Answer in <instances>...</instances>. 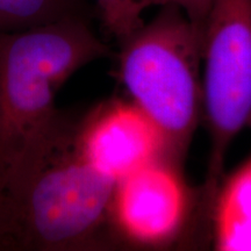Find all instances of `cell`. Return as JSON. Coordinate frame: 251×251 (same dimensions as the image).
Instances as JSON below:
<instances>
[{"instance_id":"cell-1","label":"cell","mask_w":251,"mask_h":251,"mask_svg":"<svg viewBox=\"0 0 251 251\" xmlns=\"http://www.w3.org/2000/svg\"><path fill=\"white\" fill-rule=\"evenodd\" d=\"M108 52L83 14L0 34V215L71 137L58 89Z\"/></svg>"},{"instance_id":"cell-10","label":"cell","mask_w":251,"mask_h":251,"mask_svg":"<svg viewBox=\"0 0 251 251\" xmlns=\"http://www.w3.org/2000/svg\"><path fill=\"white\" fill-rule=\"evenodd\" d=\"M213 0H166V5L178 6L193 23L203 26Z\"/></svg>"},{"instance_id":"cell-8","label":"cell","mask_w":251,"mask_h":251,"mask_svg":"<svg viewBox=\"0 0 251 251\" xmlns=\"http://www.w3.org/2000/svg\"><path fill=\"white\" fill-rule=\"evenodd\" d=\"M81 0H0V34L45 26L80 15Z\"/></svg>"},{"instance_id":"cell-6","label":"cell","mask_w":251,"mask_h":251,"mask_svg":"<svg viewBox=\"0 0 251 251\" xmlns=\"http://www.w3.org/2000/svg\"><path fill=\"white\" fill-rule=\"evenodd\" d=\"M186 207L180 178L157 159L118 181L112 214L128 238L142 244H159L175 236Z\"/></svg>"},{"instance_id":"cell-7","label":"cell","mask_w":251,"mask_h":251,"mask_svg":"<svg viewBox=\"0 0 251 251\" xmlns=\"http://www.w3.org/2000/svg\"><path fill=\"white\" fill-rule=\"evenodd\" d=\"M214 236L220 250L251 251V157L220 192Z\"/></svg>"},{"instance_id":"cell-3","label":"cell","mask_w":251,"mask_h":251,"mask_svg":"<svg viewBox=\"0 0 251 251\" xmlns=\"http://www.w3.org/2000/svg\"><path fill=\"white\" fill-rule=\"evenodd\" d=\"M117 181L93 168L72 136L1 214L0 247L76 250L92 244L112 212Z\"/></svg>"},{"instance_id":"cell-4","label":"cell","mask_w":251,"mask_h":251,"mask_svg":"<svg viewBox=\"0 0 251 251\" xmlns=\"http://www.w3.org/2000/svg\"><path fill=\"white\" fill-rule=\"evenodd\" d=\"M202 107L211 134L209 187L228 148L251 128V0H213L203 23Z\"/></svg>"},{"instance_id":"cell-5","label":"cell","mask_w":251,"mask_h":251,"mask_svg":"<svg viewBox=\"0 0 251 251\" xmlns=\"http://www.w3.org/2000/svg\"><path fill=\"white\" fill-rule=\"evenodd\" d=\"M76 146L96 170L120 181L168 151L158 126L134 102H115L84 126Z\"/></svg>"},{"instance_id":"cell-11","label":"cell","mask_w":251,"mask_h":251,"mask_svg":"<svg viewBox=\"0 0 251 251\" xmlns=\"http://www.w3.org/2000/svg\"><path fill=\"white\" fill-rule=\"evenodd\" d=\"M0 233H1V219H0Z\"/></svg>"},{"instance_id":"cell-9","label":"cell","mask_w":251,"mask_h":251,"mask_svg":"<svg viewBox=\"0 0 251 251\" xmlns=\"http://www.w3.org/2000/svg\"><path fill=\"white\" fill-rule=\"evenodd\" d=\"M102 26L119 42L143 26V15L152 6H165L166 0H96Z\"/></svg>"},{"instance_id":"cell-2","label":"cell","mask_w":251,"mask_h":251,"mask_svg":"<svg viewBox=\"0 0 251 251\" xmlns=\"http://www.w3.org/2000/svg\"><path fill=\"white\" fill-rule=\"evenodd\" d=\"M203 26L178 6L162 11L121 42L120 75L133 102L162 130L168 150L183 153L202 107Z\"/></svg>"}]
</instances>
